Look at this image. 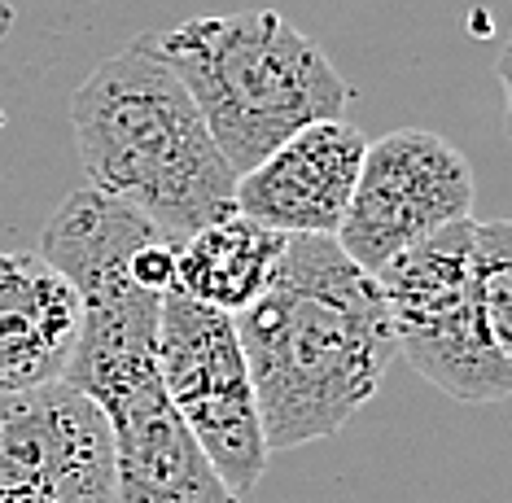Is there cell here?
Masks as SVG:
<instances>
[{"label":"cell","instance_id":"6da1fadb","mask_svg":"<svg viewBox=\"0 0 512 503\" xmlns=\"http://www.w3.org/2000/svg\"><path fill=\"white\" fill-rule=\"evenodd\" d=\"M237 320L267 451L333 438L399 355L377 276L337 237H289L276 276Z\"/></svg>","mask_w":512,"mask_h":503},{"label":"cell","instance_id":"7a4b0ae2","mask_svg":"<svg viewBox=\"0 0 512 503\" xmlns=\"http://www.w3.org/2000/svg\"><path fill=\"white\" fill-rule=\"evenodd\" d=\"M71 127L88 189L132 206L176 250L237 215V175L145 35L75 88Z\"/></svg>","mask_w":512,"mask_h":503},{"label":"cell","instance_id":"3957f363","mask_svg":"<svg viewBox=\"0 0 512 503\" xmlns=\"http://www.w3.org/2000/svg\"><path fill=\"white\" fill-rule=\"evenodd\" d=\"M145 40L193 97L237 180L302 127L342 119L355 101L329 53L276 9L184 18Z\"/></svg>","mask_w":512,"mask_h":503},{"label":"cell","instance_id":"277c9868","mask_svg":"<svg viewBox=\"0 0 512 503\" xmlns=\"http://www.w3.org/2000/svg\"><path fill=\"white\" fill-rule=\"evenodd\" d=\"M84 302L71 368L62 381L106 412L114 434V503H241L219 482L158 372V311L132 272L75 280Z\"/></svg>","mask_w":512,"mask_h":503},{"label":"cell","instance_id":"5b68a950","mask_svg":"<svg viewBox=\"0 0 512 503\" xmlns=\"http://www.w3.org/2000/svg\"><path fill=\"white\" fill-rule=\"evenodd\" d=\"M477 219L442 228L377 272L399 355L456 403L512 394V364L495 346L477 294Z\"/></svg>","mask_w":512,"mask_h":503},{"label":"cell","instance_id":"8992f818","mask_svg":"<svg viewBox=\"0 0 512 503\" xmlns=\"http://www.w3.org/2000/svg\"><path fill=\"white\" fill-rule=\"evenodd\" d=\"M158 372L171 407L189 425L232 495H250L267 473V438L241 355L237 320L171 289L158 311Z\"/></svg>","mask_w":512,"mask_h":503},{"label":"cell","instance_id":"52a82bcc","mask_svg":"<svg viewBox=\"0 0 512 503\" xmlns=\"http://www.w3.org/2000/svg\"><path fill=\"white\" fill-rule=\"evenodd\" d=\"M473 193L469 158L447 136L429 127H399L381 140H368L337 245L351 263L377 276L403 250L473 219Z\"/></svg>","mask_w":512,"mask_h":503},{"label":"cell","instance_id":"ba28073f","mask_svg":"<svg viewBox=\"0 0 512 503\" xmlns=\"http://www.w3.org/2000/svg\"><path fill=\"white\" fill-rule=\"evenodd\" d=\"M0 503H114L110 420L71 381L0 399Z\"/></svg>","mask_w":512,"mask_h":503},{"label":"cell","instance_id":"9c48e42d","mask_svg":"<svg viewBox=\"0 0 512 503\" xmlns=\"http://www.w3.org/2000/svg\"><path fill=\"white\" fill-rule=\"evenodd\" d=\"M368 140L346 119L311 123L237 180V215L281 237H337Z\"/></svg>","mask_w":512,"mask_h":503},{"label":"cell","instance_id":"30bf717a","mask_svg":"<svg viewBox=\"0 0 512 503\" xmlns=\"http://www.w3.org/2000/svg\"><path fill=\"white\" fill-rule=\"evenodd\" d=\"M84 302L40 250H0V399L66 377Z\"/></svg>","mask_w":512,"mask_h":503},{"label":"cell","instance_id":"8fae6325","mask_svg":"<svg viewBox=\"0 0 512 503\" xmlns=\"http://www.w3.org/2000/svg\"><path fill=\"white\" fill-rule=\"evenodd\" d=\"M289 237L254 224L246 215H228L219 224L193 232L176 250V289L211 311L241 315L259 302L267 280L276 276Z\"/></svg>","mask_w":512,"mask_h":503},{"label":"cell","instance_id":"7c38bea8","mask_svg":"<svg viewBox=\"0 0 512 503\" xmlns=\"http://www.w3.org/2000/svg\"><path fill=\"white\" fill-rule=\"evenodd\" d=\"M477 241V294L495 346L512 364V219H486L473 228Z\"/></svg>","mask_w":512,"mask_h":503},{"label":"cell","instance_id":"4fadbf2b","mask_svg":"<svg viewBox=\"0 0 512 503\" xmlns=\"http://www.w3.org/2000/svg\"><path fill=\"white\" fill-rule=\"evenodd\" d=\"M495 75H499V84H504V132L512 136V31H508L504 49H499Z\"/></svg>","mask_w":512,"mask_h":503}]
</instances>
